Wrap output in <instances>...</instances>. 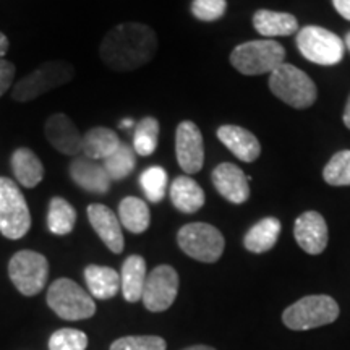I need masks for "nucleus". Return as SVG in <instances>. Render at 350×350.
Returning a JSON list of instances; mask_svg holds the SVG:
<instances>
[{"mask_svg":"<svg viewBox=\"0 0 350 350\" xmlns=\"http://www.w3.org/2000/svg\"><path fill=\"white\" fill-rule=\"evenodd\" d=\"M157 52V36L148 25L120 23L112 28L99 47L104 65L113 72H131L150 64Z\"/></svg>","mask_w":350,"mask_h":350,"instance_id":"1","label":"nucleus"},{"mask_svg":"<svg viewBox=\"0 0 350 350\" xmlns=\"http://www.w3.org/2000/svg\"><path fill=\"white\" fill-rule=\"evenodd\" d=\"M75 78V67L67 60H49L33 70L28 77L21 78L13 88L12 98L16 103H29L39 96L67 85Z\"/></svg>","mask_w":350,"mask_h":350,"instance_id":"2","label":"nucleus"},{"mask_svg":"<svg viewBox=\"0 0 350 350\" xmlns=\"http://www.w3.org/2000/svg\"><path fill=\"white\" fill-rule=\"evenodd\" d=\"M47 305L57 317L67 321L88 319L96 313L93 297L67 278H60L51 284L47 291Z\"/></svg>","mask_w":350,"mask_h":350,"instance_id":"3","label":"nucleus"},{"mask_svg":"<svg viewBox=\"0 0 350 350\" xmlns=\"http://www.w3.org/2000/svg\"><path fill=\"white\" fill-rule=\"evenodd\" d=\"M339 317V305L329 295H308L284 310L282 321L288 329L306 331L331 325Z\"/></svg>","mask_w":350,"mask_h":350,"instance_id":"4","label":"nucleus"},{"mask_svg":"<svg viewBox=\"0 0 350 350\" xmlns=\"http://www.w3.org/2000/svg\"><path fill=\"white\" fill-rule=\"evenodd\" d=\"M284 59H286L284 47L271 39L243 42L230 54V64L243 75L273 73L279 65L284 64Z\"/></svg>","mask_w":350,"mask_h":350,"instance_id":"5","label":"nucleus"},{"mask_svg":"<svg viewBox=\"0 0 350 350\" xmlns=\"http://www.w3.org/2000/svg\"><path fill=\"white\" fill-rule=\"evenodd\" d=\"M31 227V214L23 193L12 178L0 177V232L10 240L23 239Z\"/></svg>","mask_w":350,"mask_h":350,"instance_id":"6","label":"nucleus"},{"mask_svg":"<svg viewBox=\"0 0 350 350\" xmlns=\"http://www.w3.org/2000/svg\"><path fill=\"white\" fill-rule=\"evenodd\" d=\"M269 90L295 109H306L317 100V86L312 78L294 65L282 64L271 73Z\"/></svg>","mask_w":350,"mask_h":350,"instance_id":"7","label":"nucleus"},{"mask_svg":"<svg viewBox=\"0 0 350 350\" xmlns=\"http://www.w3.org/2000/svg\"><path fill=\"white\" fill-rule=\"evenodd\" d=\"M8 275L21 295H38L47 284L49 261L38 252H16L8 262Z\"/></svg>","mask_w":350,"mask_h":350,"instance_id":"8","label":"nucleus"},{"mask_svg":"<svg viewBox=\"0 0 350 350\" xmlns=\"http://www.w3.org/2000/svg\"><path fill=\"white\" fill-rule=\"evenodd\" d=\"M177 242L188 256L201 262H216L226 247L221 232L204 222L183 226L177 234Z\"/></svg>","mask_w":350,"mask_h":350,"instance_id":"9","label":"nucleus"},{"mask_svg":"<svg viewBox=\"0 0 350 350\" xmlns=\"http://www.w3.org/2000/svg\"><path fill=\"white\" fill-rule=\"evenodd\" d=\"M297 46L306 60L318 65H336L344 57L342 39L319 26L301 28L297 36Z\"/></svg>","mask_w":350,"mask_h":350,"instance_id":"10","label":"nucleus"},{"mask_svg":"<svg viewBox=\"0 0 350 350\" xmlns=\"http://www.w3.org/2000/svg\"><path fill=\"white\" fill-rule=\"evenodd\" d=\"M178 292V274L172 266L161 265L148 274L143 288V304L152 313L172 306Z\"/></svg>","mask_w":350,"mask_h":350,"instance_id":"11","label":"nucleus"},{"mask_svg":"<svg viewBox=\"0 0 350 350\" xmlns=\"http://www.w3.org/2000/svg\"><path fill=\"white\" fill-rule=\"evenodd\" d=\"M175 154H177L178 165L185 174H196L203 167V135L193 122L185 120L178 124L177 133H175Z\"/></svg>","mask_w":350,"mask_h":350,"instance_id":"12","label":"nucleus"},{"mask_svg":"<svg viewBox=\"0 0 350 350\" xmlns=\"http://www.w3.org/2000/svg\"><path fill=\"white\" fill-rule=\"evenodd\" d=\"M44 131H46L47 142L62 154L77 157L83 152V135L65 113L59 112L51 116L46 122Z\"/></svg>","mask_w":350,"mask_h":350,"instance_id":"13","label":"nucleus"},{"mask_svg":"<svg viewBox=\"0 0 350 350\" xmlns=\"http://www.w3.org/2000/svg\"><path fill=\"white\" fill-rule=\"evenodd\" d=\"M214 188L217 193L224 196L227 201L234 204H242L250 196V187H248V177L243 170L235 164L224 163L219 164L211 174Z\"/></svg>","mask_w":350,"mask_h":350,"instance_id":"14","label":"nucleus"},{"mask_svg":"<svg viewBox=\"0 0 350 350\" xmlns=\"http://www.w3.org/2000/svg\"><path fill=\"white\" fill-rule=\"evenodd\" d=\"M88 219L109 250L116 255L124 252L125 242L124 234H122V224L111 208L104 206V204H90L88 206Z\"/></svg>","mask_w":350,"mask_h":350,"instance_id":"15","label":"nucleus"},{"mask_svg":"<svg viewBox=\"0 0 350 350\" xmlns=\"http://www.w3.org/2000/svg\"><path fill=\"white\" fill-rule=\"evenodd\" d=\"M297 243L310 255H319L327 245V226L325 217L317 211H306L299 216L294 226Z\"/></svg>","mask_w":350,"mask_h":350,"instance_id":"16","label":"nucleus"},{"mask_svg":"<svg viewBox=\"0 0 350 350\" xmlns=\"http://www.w3.org/2000/svg\"><path fill=\"white\" fill-rule=\"evenodd\" d=\"M70 177L83 190L96 195H106L111 190V177L98 161L86 156H77L70 163Z\"/></svg>","mask_w":350,"mask_h":350,"instance_id":"17","label":"nucleus"},{"mask_svg":"<svg viewBox=\"0 0 350 350\" xmlns=\"http://www.w3.org/2000/svg\"><path fill=\"white\" fill-rule=\"evenodd\" d=\"M217 138L226 144L227 150L243 163H253L261 152V144L252 131L237 125H224L217 130Z\"/></svg>","mask_w":350,"mask_h":350,"instance_id":"18","label":"nucleus"},{"mask_svg":"<svg viewBox=\"0 0 350 350\" xmlns=\"http://www.w3.org/2000/svg\"><path fill=\"white\" fill-rule=\"evenodd\" d=\"M146 261L143 256L131 255L122 265L120 288L124 299L130 304L142 300L144 282H146Z\"/></svg>","mask_w":350,"mask_h":350,"instance_id":"19","label":"nucleus"},{"mask_svg":"<svg viewBox=\"0 0 350 350\" xmlns=\"http://www.w3.org/2000/svg\"><path fill=\"white\" fill-rule=\"evenodd\" d=\"M85 281L91 297L99 300L112 299L120 288V274L109 266H86Z\"/></svg>","mask_w":350,"mask_h":350,"instance_id":"20","label":"nucleus"},{"mask_svg":"<svg viewBox=\"0 0 350 350\" xmlns=\"http://www.w3.org/2000/svg\"><path fill=\"white\" fill-rule=\"evenodd\" d=\"M122 144L117 133L106 126H94L83 135V154L93 161H104Z\"/></svg>","mask_w":350,"mask_h":350,"instance_id":"21","label":"nucleus"},{"mask_svg":"<svg viewBox=\"0 0 350 350\" xmlns=\"http://www.w3.org/2000/svg\"><path fill=\"white\" fill-rule=\"evenodd\" d=\"M170 200L178 211L193 214L204 204V191L191 177H177L170 185Z\"/></svg>","mask_w":350,"mask_h":350,"instance_id":"22","label":"nucleus"},{"mask_svg":"<svg viewBox=\"0 0 350 350\" xmlns=\"http://www.w3.org/2000/svg\"><path fill=\"white\" fill-rule=\"evenodd\" d=\"M12 169L16 182L25 188L38 187L44 178V165L41 159L29 148H18L13 152Z\"/></svg>","mask_w":350,"mask_h":350,"instance_id":"23","label":"nucleus"},{"mask_svg":"<svg viewBox=\"0 0 350 350\" xmlns=\"http://www.w3.org/2000/svg\"><path fill=\"white\" fill-rule=\"evenodd\" d=\"M253 26L262 36H291L299 29V21L291 13L258 10L253 16Z\"/></svg>","mask_w":350,"mask_h":350,"instance_id":"24","label":"nucleus"},{"mask_svg":"<svg viewBox=\"0 0 350 350\" xmlns=\"http://www.w3.org/2000/svg\"><path fill=\"white\" fill-rule=\"evenodd\" d=\"M281 234V222L275 217H266L258 222L245 235V248L252 253L269 252Z\"/></svg>","mask_w":350,"mask_h":350,"instance_id":"25","label":"nucleus"},{"mask_svg":"<svg viewBox=\"0 0 350 350\" xmlns=\"http://www.w3.org/2000/svg\"><path fill=\"white\" fill-rule=\"evenodd\" d=\"M119 221L131 234H143L151 222L150 208L137 196H126L119 204Z\"/></svg>","mask_w":350,"mask_h":350,"instance_id":"26","label":"nucleus"},{"mask_svg":"<svg viewBox=\"0 0 350 350\" xmlns=\"http://www.w3.org/2000/svg\"><path fill=\"white\" fill-rule=\"evenodd\" d=\"M77 224V211L67 200L54 196L49 203L47 227L55 235H68Z\"/></svg>","mask_w":350,"mask_h":350,"instance_id":"27","label":"nucleus"},{"mask_svg":"<svg viewBox=\"0 0 350 350\" xmlns=\"http://www.w3.org/2000/svg\"><path fill=\"white\" fill-rule=\"evenodd\" d=\"M103 165L111 180H124L137 165V152L129 144L122 143L119 150L103 161Z\"/></svg>","mask_w":350,"mask_h":350,"instance_id":"28","label":"nucleus"},{"mask_svg":"<svg viewBox=\"0 0 350 350\" xmlns=\"http://www.w3.org/2000/svg\"><path fill=\"white\" fill-rule=\"evenodd\" d=\"M159 122L154 117H144L138 122L133 135V150L139 156H151L157 148Z\"/></svg>","mask_w":350,"mask_h":350,"instance_id":"29","label":"nucleus"},{"mask_svg":"<svg viewBox=\"0 0 350 350\" xmlns=\"http://www.w3.org/2000/svg\"><path fill=\"white\" fill-rule=\"evenodd\" d=\"M167 172L159 165L148 167L139 177L144 195L151 203H161L164 200L165 190H167Z\"/></svg>","mask_w":350,"mask_h":350,"instance_id":"30","label":"nucleus"},{"mask_svg":"<svg viewBox=\"0 0 350 350\" xmlns=\"http://www.w3.org/2000/svg\"><path fill=\"white\" fill-rule=\"evenodd\" d=\"M323 177L329 185H350V151H339L338 154L332 156L325 170H323Z\"/></svg>","mask_w":350,"mask_h":350,"instance_id":"31","label":"nucleus"},{"mask_svg":"<svg viewBox=\"0 0 350 350\" xmlns=\"http://www.w3.org/2000/svg\"><path fill=\"white\" fill-rule=\"evenodd\" d=\"M88 336L80 329L62 327L49 339V350H86Z\"/></svg>","mask_w":350,"mask_h":350,"instance_id":"32","label":"nucleus"},{"mask_svg":"<svg viewBox=\"0 0 350 350\" xmlns=\"http://www.w3.org/2000/svg\"><path fill=\"white\" fill-rule=\"evenodd\" d=\"M167 344L159 336H126L112 342L111 350H165Z\"/></svg>","mask_w":350,"mask_h":350,"instance_id":"33","label":"nucleus"},{"mask_svg":"<svg viewBox=\"0 0 350 350\" xmlns=\"http://www.w3.org/2000/svg\"><path fill=\"white\" fill-rule=\"evenodd\" d=\"M226 0H193L191 13L201 21H216L226 13Z\"/></svg>","mask_w":350,"mask_h":350,"instance_id":"34","label":"nucleus"},{"mask_svg":"<svg viewBox=\"0 0 350 350\" xmlns=\"http://www.w3.org/2000/svg\"><path fill=\"white\" fill-rule=\"evenodd\" d=\"M15 77V65L5 59H0V98L7 93Z\"/></svg>","mask_w":350,"mask_h":350,"instance_id":"35","label":"nucleus"},{"mask_svg":"<svg viewBox=\"0 0 350 350\" xmlns=\"http://www.w3.org/2000/svg\"><path fill=\"white\" fill-rule=\"evenodd\" d=\"M334 8L339 12L340 16L345 20H350V0H332Z\"/></svg>","mask_w":350,"mask_h":350,"instance_id":"36","label":"nucleus"},{"mask_svg":"<svg viewBox=\"0 0 350 350\" xmlns=\"http://www.w3.org/2000/svg\"><path fill=\"white\" fill-rule=\"evenodd\" d=\"M8 47H10V42H8L7 36L3 33H0V59L7 54Z\"/></svg>","mask_w":350,"mask_h":350,"instance_id":"37","label":"nucleus"},{"mask_svg":"<svg viewBox=\"0 0 350 350\" xmlns=\"http://www.w3.org/2000/svg\"><path fill=\"white\" fill-rule=\"evenodd\" d=\"M344 124L347 129H350V98L347 100V106H345V111H344Z\"/></svg>","mask_w":350,"mask_h":350,"instance_id":"38","label":"nucleus"},{"mask_svg":"<svg viewBox=\"0 0 350 350\" xmlns=\"http://www.w3.org/2000/svg\"><path fill=\"white\" fill-rule=\"evenodd\" d=\"M183 350H216V349L209 347V345H191V347H187Z\"/></svg>","mask_w":350,"mask_h":350,"instance_id":"39","label":"nucleus"},{"mask_svg":"<svg viewBox=\"0 0 350 350\" xmlns=\"http://www.w3.org/2000/svg\"><path fill=\"white\" fill-rule=\"evenodd\" d=\"M135 125V122L131 120V119H124L120 122V126L122 129H130V126H133Z\"/></svg>","mask_w":350,"mask_h":350,"instance_id":"40","label":"nucleus"},{"mask_svg":"<svg viewBox=\"0 0 350 350\" xmlns=\"http://www.w3.org/2000/svg\"><path fill=\"white\" fill-rule=\"evenodd\" d=\"M345 46H347L350 51V33H347V36H345Z\"/></svg>","mask_w":350,"mask_h":350,"instance_id":"41","label":"nucleus"}]
</instances>
